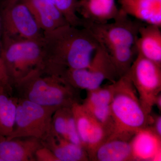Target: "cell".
Wrapping results in <instances>:
<instances>
[{
  "label": "cell",
  "mask_w": 161,
  "mask_h": 161,
  "mask_svg": "<svg viewBox=\"0 0 161 161\" xmlns=\"http://www.w3.org/2000/svg\"><path fill=\"white\" fill-rule=\"evenodd\" d=\"M86 110L107 129L110 133V137L114 130V121L111 111V104L94 107L90 109Z\"/></svg>",
  "instance_id": "cell-23"
},
{
  "label": "cell",
  "mask_w": 161,
  "mask_h": 161,
  "mask_svg": "<svg viewBox=\"0 0 161 161\" xmlns=\"http://www.w3.org/2000/svg\"><path fill=\"white\" fill-rule=\"evenodd\" d=\"M90 160L134 161L130 141L119 138L107 139L93 152Z\"/></svg>",
  "instance_id": "cell-18"
},
{
  "label": "cell",
  "mask_w": 161,
  "mask_h": 161,
  "mask_svg": "<svg viewBox=\"0 0 161 161\" xmlns=\"http://www.w3.org/2000/svg\"><path fill=\"white\" fill-rule=\"evenodd\" d=\"M0 161H3V160H2V159L0 158Z\"/></svg>",
  "instance_id": "cell-32"
},
{
  "label": "cell",
  "mask_w": 161,
  "mask_h": 161,
  "mask_svg": "<svg viewBox=\"0 0 161 161\" xmlns=\"http://www.w3.org/2000/svg\"><path fill=\"white\" fill-rule=\"evenodd\" d=\"M17 98L0 87V135L7 137L14 127Z\"/></svg>",
  "instance_id": "cell-19"
},
{
  "label": "cell",
  "mask_w": 161,
  "mask_h": 161,
  "mask_svg": "<svg viewBox=\"0 0 161 161\" xmlns=\"http://www.w3.org/2000/svg\"><path fill=\"white\" fill-rule=\"evenodd\" d=\"M41 142L53 153L58 161H90L88 154L83 147L52 132Z\"/></svg>",
  "instance_id": "cell-17"
},
{
  "label": "cell",
  "mask_w": 161,
  "mask_h": 161,
  "mask_svg": "<svg viewBox=\"0 0 161 161\" xmlns=\"http://www.w3.org/2000/svg\"><path fill=\"white\" fill-rule=\"evenodd\" d=\"M35 158L36 161H58L53 153L43 146L37 150Z\"/></svg>",
  "instance_id": "cell-27"
},
{
  "label": "cell",
  "mask_w": 161,
  "mask_h": 161,
  "mask_svg": "<svg viewBox=\"0 0 161 161\" xmlns=\"http://www.w3.org/2000/svg\"><path fill=\"white\" fill-rule=\"evenodd\" d=\"M142 106L151 115L156 98L161 92V65L137 53L129 72Z\"/></svg>",
  "instance_id": "cell-9"
},
{
  "label": "cell",
  "mask_w": 161,
  "mask_h": 161,
  "mask_svg": "<svg viewBox=\"0 0 161 161\" xmlns=\"http://www.w3.org/2000/svg\"><path fill=\"white\" fill-rule=\"evenodd\" d=\"M106 50L119 78L130 71L137 55L135 46H116Z\"/></svg>",
  "instance_id": "cell-20"
},
{
  "label": "cell",
  "mask_w": 161,
  "mask_h": 161,
  "mask_svg": "<svg viewBox=\"0 0 161 161\" xmlns=\"http://www.w3.org/2000/svg\"><path fill=\"white\" fill-rule=\"evenodd\" d=\"M0 16L2 36L15 39H43V32L22 0H6Z\"/></svg>",
  "instance_id": "cell-7"
},
{
  "label": "cell",
  "mask_w": 161,
  "mask_h": 161,
  "mask_svg": "<svg viewBox=\"0 0 161 161\" xmlns=\"http://www.w3.org/2000/svg\"><path fill=\"white\" fill-rule=\"evenodd\" d=\"M155 105L157 106L158 110L161 111V94H159L156 98L155 102Z\"/></svg>",
  "instance_id": "cell-29"
},
{
  "label": "cell",
  "mask_w": 161,
  "mask_h": 161,
  "mask_svg": "<svg viewBox=\"0 0 161 161\" xmlns=\"http://www.w3.org/2000/svg\"><path fill=\"white\" fill-rule=\"evenodd\" d=\"M42 40L12 39L2 36V57L12 87L33 71L41 69L43 61Z\"/></svg>",
  "instance_id": "cell-4"
},
{
  "label": "cell",
  "mask_w": 161,
  "mask_h": 161,
  "mask_svg": "<svg viewBox=\"0 0 161 161\" xmlns=\"http://www.w3.org/2000/svg\"><path fill=\"white\" fill-rule=\"evenodd\" d=\"M69 108L58 109L54 113L52 121V132L66 140H67V113Z\"/></svg>",
  "instance_id": "cell-24"
},
{
  "label": "cell",
  "mask_w": 161,
  "mask_h": 161,
  "mask_svg": "<svg viewBox=\"0 0 161 161\" xmlns=\"http://www.w3.org/2000/svg\"><path fill=\"white\" fill-rule=\"evenodd\" d=\"M56 6L69 25L82 27L83 21L77 14L78 0H46Z\"/></svg>",
  "instance_id": "cell-22"
},
{
  "label": "cell",
  "mask_w": 161,
  "mask_h": 161,
  "mask_svg": "<svg viewBox=\"0 0 161 161\" xmlns=\"http://www.w3.org/2000/svg\"><path fill=\"white\" fill-rule=\"evenodd\" d=\"M6 137H4V136H2L0 135V142L3 140L5 139Z\"/></svg>",
  "instance_id": "cell-31"
},
{
  "label": "cell",
  "mask_w": 161,
  "mask_h": 161,
  "mask_svg": "<svg viewBox=\"0 0 161 161\" xmlns=\"http://www.w3.org/2000/svg\"><path fill=\"white\" fill-rule=\"evenodd\" d=\"M113 23H95L84 22L82 27L92 33L105 49L116 46H135L139 31L142 23L132 21L119 9Z\"/></svg>",
  "instance_id": "cell-8"
},
{
  "label": "cell",
  "mask_w": 161,
  "mask_h": 161,
  "mask_svg": "<svg viewBox=\"0 0 161 161\" xmlns=\"http://www.w3.org/2000/svg\"><path fill=\"white\" fill-rule=\"evenodd\" d=\"M119 9L115 0H80L78 1L77 13L84 22L104 23L114 20Z\"/></svg>",
  "instance_id": "cell-14"
},
{
  "label": "cell",
  "mask_w": 161,
  "mask_h": 161,
  "mask_svg": "<svg viewBox=\"0 0 161 161\" xmlns=\"http://www.w3.org/2000/svg\"><path fill=\"white\" fill-rule=\"evenodd\" d=\"M42 45L40 70L55 75L63 69L87 67L99 44L88 29L67 24L43 32Z\"/></svg>",
  "instance_id": "cell-1"
},
{
  "label": "cell",
  "mask_w": 161,
  "mask_h": 161,
  "mask_svg": "<svg viewBox=\"0 0 161 161\" xmlns=\"http://www.w3.org/2000/svg\"><path fill=\"white\" fill-rule=\"evenodd\" d=\"M153 125L152 127H150L154 131V132L161 137V116L158 115L152 117V121L151 124ZM150 127V126H149Z\"/></svg>",
  "instance_id": "cell-28"
},
{
  "label": "cell",
  "mask_w": 161,
  "mask_h": 161,
  "mask_svg": "<svg viewBox=\"0 0 161 161\" xmlns=\"http://www.w3.org/2000/svg\"><path fill=\"white\" fill-rule=\"evenodd\" d=\"M29 8L43 32L69 24L55 6L46 0H22Z\"/></svg>",
  "instance_id": "cell-13"
},
{
  "label": "cell",
  "mask_w": 161,
  "mask_h": 161,
  "mask_svg": "<svg viewBox=\"0 0 161 161\" xmlns=\"http://www.w3.org/2000/svg\"><path fill=\"white\" fill-rule=\"evenodd\" d=\"M120 10L146 24L161 27V0H119Z\"/></svg>",
  "instance_id": "cell-15"
},
{
  "label": "cell",
  "mask_w": 161,
  "mask_h": 161,
  "mask_svg": "<svg viewBox=\"0 0 161 161\" xmlns=\"http://www.w3.org/2000/svg\"><path fill=\"white\" fill-rule=\"evenodd\" d=\"M114 85L111 103L114 130L108 139L130 141L136 132L150 126L152 115H148L142 106L129 72L114 82Z\"/></svg>",
  "instance_id": "cell-2"
},
{
  "label": "cell",
  "mask_w": 161,
  "mask_h": 161,
  "mask_svg": "<svg viewBox=\"0 0 161 161\" xmlns=\"http://www.w3.org/2000/svg\"><path fill=\"white\" fill-rule=\"evenodd\" d=\"M58 109L17 98L14 127L6 138L34 137L44 140L51 133L52 117Z\"/></svg>",
  "instance_id": "cell-5"
},
{
  "label": "cell",
  "mask_w": 161,
  "mask_h": 161,
  "mask_svg": "<svg viewBox=\"0 0 161 161\" xmlns=\"http://www.w3.org/2000/svg\"><path fill=\"white\" fill-rule=\"evenodd\" d=\"M130 142L134 161L161 160V137L151 127L140 130Z\"/></svg>",
  "instance_id": "cell-11"
},
{
  "label": "cell",
  "mask_w": 161,
  "mask_h": 161,
  "mask_svg": "<svg viewBox=\"0 0 161 161\" xmlns=\"http://www.w3.org/2000/svg\"><path fill=\"white\" fill-rule=\"evenodd\" d=\"M0 87L4 88L9 92L13 93L10 80L7 75L6 68L4 65L2 54L1 42H0Z\"/></svg>",
  "instance_id": "cell-26"
},
{
  "label": "cell",
  "mask_w": 161,
  "mask_h": 161,
  "mask_svg": "<svg viewBox=\"0 0 161 161\" xmlns=\"http://www.w3.org/2000/svg\"><path fill=\"white\" fill-rule=\"evenodd\" d=\"M2 23H1V16H0V42H1V38H2Z\"/></svg>",
  "instance_id": "cell-30"
},
{
  "label": "cell",
  "mask_w": 161,
  "mask_h": 161,
  "mask_svg": "<svg viewBox=\"0 0 161 161\" xmlns=\"http://www.w3.org/2000/svg\"><path fill=\"white\" fill-rule=\"evenodd\" d=\"M17 98L44 107L71 108L80 103V90L73 87L58 76L33 71L13 85Z\"/></svg>",
  "instance_id": "cell-3"
},
{
  "label": "cell",
  "mask_w": 161,
  "mask_h": 161,
  "mask_svg": "<svg viewBox=\"0 0 161 161\" xmlns=\"http://www.w3.org/2000/svg\"><path fill=\"white\" fill-rule=\"evenodd\" d=\"M56 76L75 88L87 91L101 86L105 80L113 82L119 78L109 55L100 44L87 67L63 69Z\"/></svg>",
  "instance_id": "cell-6"
},
{
  "label": "cell",
  "mask_w": 161,
  "mask_h": 161,
  "mask_svg": "<svg viewBox=\"0 0 161 161\" xmlns=\"http://www.w3.org/2000/svg\"><path fill=\"white\" fill-rule=\"evenodd\" d=\"M71 108L68 109L67 113V140L73 143L82 147Z\"/></svg>",
  "instance_id": "cell-25"
},
{
  "label": "cell",
  "mask_w": 161,
  "mask_h": 161,
  "mask_svg": "<svg viewBox=\"0 0 161 161\" xmlns=\"http://www.w3.org/2000/svg\"><path fill=\"white\" fill-rule=\"evenodd\" d=\"M42 147L41 141L34 137L6 138L0 142V158L3 161H35V153Z\"/></svg>",
  "instance_id": "cell-12"
},
{
  "label": "cell",
  "mask_w": 161,
  "mask_h": 161,
  "mask_svg": "<svg viewBox=\"0 0 161 161\" xmlns=\"http://www.w3.org/2000/svg\"><path fill=\"white\" fill-rule=\"evenodd\" d=\"M114 92V82L108 85L101 86L87 91L86 98L81 103L87 110L94 107L108 105L112 102Z\"/></svg>",
  "instance_id": "cell-21"
},
{
  "label": "cell",
  "mask_w": 161,
  "mask_h": 161,
  "mask_svg": "<svg viewBox=\"0 0 161 161\" xmlns=\"http://www.w3.org/2000/svg\"><path fill=\"white\" fill-rule=\"evenodd\" d=\"M71 109L81 145L90 157L96 148L110 137V133L81 103L74 104Z\"/></svg>",
  "instance_id": "cell-10"
},
{
  "label": "cell",
  "mask_w": 161,
  "mask_h": 161,
  "mask_svg": "<svg viewBox=\"0 0 161 161\" xmlns=\"http://www.w3.org/2000/svg\"><path fill=\"white\" fill-rule=\"evenodd\" d=\"M146 24H143L139 31L135 43L137 53L161 65V27Z\"/></svg>",
  "instance_id": "cell-16"
}]
</instances>
